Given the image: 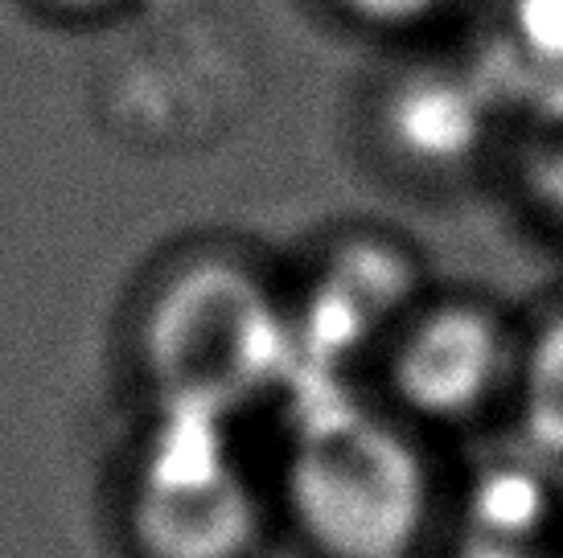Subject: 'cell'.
<instances>
[{
  "mask_svg": "<svg viewBox=\"0 0 563 558\" xmlns=\"http://www.w3.org/2000/svg\"><path fill=\"white\" fill-rule=\"evenodd\" d=\"M423 276L411 250L383 234H345L288 288L297 333V378L358 382L375 370L395 328L423 300ZM292 378V382H297Z\"/></svg>",
  "mask_w": 563,
  "mask_h": 558,
  "instance_id": "obj_5",
  "label": "cell"
},
{
  "mask_svg": "<svg viewBox=\"0 0 563 558\" xmlns=\"http://www.w3.org/2000/svg\"><path fill=\"white\" fill-rule=\"evenodd\" d=\"M555 558H563V546H560V555H555Z\"/></svg>",
  "mask_w": 563,
  "mask_h": 558,
  "instance_id": "obj_13",
  "label": "cell"
},
{
  "mask_svg": "<svg viewBox=\"0 0 563 558\" xmlns=\"http://www.w3.org/2000/svg\"><path fill=\"white\" fill-rule=\"evenodd\" d=\"M506 415L518 427L522 451L563 468V300L534 325H522L515 394Z\"/></svg>",
  "mask_w": 563,
  "mask_h": 558,
  "instance_id": "obj_8",
  "label": "cell"
},
{
  "mask_svg": "<svg viewBox=\"0 0 563 558\" xmlns=\"http://www.w3.org/2000/svg\"><path fill=\"white\" fill-rule=\"evenodd\" d=\"M132 370L148 411L243 423L297 378L288 283L231 250L161 267L132 321Z\"/></svg>",
  "mask_w": 563,
  "mask_h": 558,
  "instance_id": "obj_2",
  "label": "cell"
},
{
  "mask_svg": "<svg viewBox=\"0 0 563 558\" xmlns=\"http://www.w3.org/2000/svg\"><path fill=\"white\" fill-rule=\"evenodd\" d=\"M506 58L534 94L563 91V0H506Z\"/></svg>",
  "mask_w": 563,
  "mask_h": 558,
  "instance_id": "obj_9",
  "label": "cell"
},
{
  "mask_svg": "<svg viewBox=\"0 0 563 558\" xmlns=\"http://www.w3.org/2000/svg\"><path fill=\"white\" fill-rule=\"evenodd\" d=\"M501 99L477 66H407L375 94V140L391 169L420 181H453L494 148Z\"/></svg>",
  "mask_w": 563,
  "mask_h": 558,
  "instance_id": "obj_6",
  "label": "cell"
},
{
  "mask_svg": "<svg viewBox=\"0 0 563 558\" xmlns=\"http://www.w3.org/2000/svg\"><path fill=\"white\" fill-rule=\"evenodd\" d=\"M522 328L477 295H423L375 366L378 399L423 435L510 411Z\"/></svg>",
  "mask_w": 563,
  "mask_h": 558,
  "instance_id": "obj_4",
  "label": "cell"
},
{
  "mask_svg": "<svg viewBox=\"0 0 563 558\" xmlns=\"http://www.w3.org/2000/svg\"><path fill=\"white\" fill-rule=\"evenodd\" d=\"M560 468L522 451L515 460L489 465L461 493L456 550L461 558H555L560 555V496L548 477Z\"/></svg>",
  "mask_w": 563,
  "mask_h": 558,
  "instance_id": "obj_7",
  "label": "cell"
},
{
  "mask_svg": "<svg viewBox=\"0 0 563 558\" xmlns=\"http://www.w3.org/2000/svg\"><path fill=\"white\" fill-rule=\"evenodd\" d=\"M329 4L362 30L404 37V33H420L432 21H440L453 0H329Z\"/></svg>",
  "mask_w": 563,
  "mask_h": 558,
  "instance_id": "obj_11",
  "label": "cell"
},
{
  "mask_svg": "<svg viewBox=\"0 0 563 558\" xmlns=\"http://www.w3.org/2000/svg\"><path fill=\"white\" fill-rule=\"evenodd\" d=\"M522 189L548 231L563 238V91L539 94V124L527 140Z\"/></svg>",
  "mask_w": 563,
  "mask_h": 558,
  "instance_id": "obj_10",
  "label": "cell"
},
{
  "mask_svg": "<svg viewBox=\"0 0 563 558\" xmlns=\"http://www.w3.org/2000/svg\"><path fill=\"white\" fill-rule=\"evenodd\" d=\"M37 4H46L54 13H66V16H95V13H108L115 9L120 0H37Z\"/></svg>",
  "mask_w": 563,
  "mask_h": 558,
  "instance_id": "obj_12",
  "label": "cell"
},
{
  "mask_svg": "<svg viewBox=\"0 0 563 558\" xmlns=\"http://www.w3.org/2000/svg\"><path fill=\"white\" fill-rule=\"evenodd\" d=\"M284 406L276 517L309 558H420L444 526L428 435L362 382L297 378Z\"/></svg>",
  "mask_w": 563,
  "mask_h": 558,
  "instance_id": "obj_1",
  "label": "cell"
},
{
  "mask_svg": "<svg viewBox=\"0 0 563 558\" xmlns=\"http://www.w3.org/2000/svg\"><path fill=\"white\" fill-rule=\"evenodd\" d=\"M132 558H260L280 526L243 423L148 411L120 496Z\"/></svg>",
  "mask_w": 563,
  "mask_h": 558,
  "instance_id": "obj_3",
  "label": "cell"
}]
</instances>
